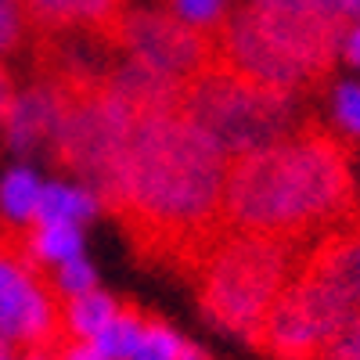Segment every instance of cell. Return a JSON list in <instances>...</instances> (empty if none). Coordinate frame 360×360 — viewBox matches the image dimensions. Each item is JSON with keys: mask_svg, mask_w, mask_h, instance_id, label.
Here are the masks:
<instances>
[{"mask_svg": "<svg viewBox=\"0 0 360 360\" xmlns=\"http://www.w3.org/2000/svg\"><path fill=\"white\" fill-rule=\"evenodd\" d=\"M332 115H335V127L349 141H360V83H339L335 86Z\"/></svg>", "mask_w": 360, "mask_h": 360, "instance_id": "ffe728a7", "label": "cell"}, {"mask_svg": "<svg viewBox=\"0 0 360 360\" xmlns=\"http://www.w3.org/2000/svg\"><path fill=\"white\" fill-rule=\"evenodd\" d=\"M112 51L176 83H188L217 65L213 29L180 18L169 8H127L123 22L115 25Z\"/></svg>", "mask_w": 360, "mask_h": 360, "instance_id": "ba28073f", "label": "cell"}, {"mask_svg": "<svg viewBox=\"0 0 360 360\" xmlns=\"http://www.w3.org/2000/svg\"><path fill=\"white\" fill-rule=\"evenodd\" d=\"M166 8L169 11H176L180 18H188V22H195V25H217L227 11V0H166Z\"/></svg>", "mask_w": 360, "mask_h": 360, "instance_id": "44dd1931", "label": "cell"}, {"mask_svg": "<svg viewBox=\"0 0 360 360\" xmlns=\"http://www.w3.org/2000/svg\"><path fill=\"white\" fill-rule=\"evenodd\" d=\"M353 148L339 127L303 115L292 134L227 159L224 224L231 231L307 245L314 234L360 220Z\"/></svg>", "mask_w": 360, "mask_h": 360, "instance_id": "7a4b0ae2", "label": "cell"}, {"mask_svg": "<svg viewBox=\"0 0 360 360\" xmlns=\"http://www.w3.org/2000/svg\"><path fill=\"white\" fill-rule=\"evenodd\" d=\"M101 213L94 191L83 184H65V180H51L40 188L33 224H86Z\"/></svg>", "mask_w": 360, "mask_h": 360, "instance_id": "4fadbf2b", "label": "cell"}, {"mask_svg": "<svg viewBox=\"0 0 360 360\" xmlns=\"http://www.w3.org/2000/svg\"><path fill=\"white\" fill-rule=\"evenodd\" d=\"M37 37H90L112 51L127 0H22Z\"/></svg>", "mask_w": 360, "mask_h": 360, "instance_id": "8fae6325", "label": "cell"}, {"mask_svg": "<svg viewBox=\"0 0 360 360\" xmlns=\"http://www.w3.org/2000/svg\"><path fill=\"white\" fill-rule=\"evenodd\" d=\"M119 299H112L101 288H90L83 295H72L62 303V321H65V335L72 339H94L101 328L115 317Z\"/></svg>", "mask_w": 360, "mask_h": 360, "instance_id": "9a60e30c", "label": "cell"}, {"mask_svg": "<svg viewBox=\"0 0 360 360\" xmlns=\"http://www.w3.org/2000/svg\"><path fill=\"white\" fill-rule=\"evenodd\" d=\"M54 360H108L105 349L94 342V339H65L62 346L54 349Z\"/></svg>", "mask_w": 360, "mask_h": 360, "instance_id": "7402d4cb", "label": "cell"}, {"mask_svg": "<svg viewBox=\"0 0 360 360\" xmlns=\"http://www.w3.org/2000/svg\"><path fill=\"white\" fill-rule=\"evenodd\" d=\"M0 339L15 349L51 353L62 346V295L54 292L51 270L25 249V227L0 224Z\"/></svg>", "mask_w": 360, "mask_h": 360, "instance_id": "8992f818", "label": "cell"}, {"mask_svg": "<svg viewBox=\"0 0 360 360\" xmlns=\"http://www.w3.org/2000/svg\"><path fill=\"white\" fill-rule=\"evenodd\" d=\"M307 4H317V8H324L328 15L342 18L346 25H356V22H360V0H307Z\"/></svg>", "mask_w": 360, "mask_h": 360, "instance_id": "603a6c76", "label": "cell"}, {"mask_svg": "<svg viewBox=\"0 0 360 360\" xmlns=\"http://www.w3.org/2000/svg\"><path fill=\"white\" fill-rule=\"evenodd\" d=\"M180 108L220 144L227 159L274 144L299 127V101L220 65L180 83Z\"/></svg>", "mask_w": 360, "mask_h": 360, "instance_id": "5b68a950", "label": "cell"}, {"mask_svg": "<svg viewBox=\"0 0 360 360\" xmlns=\"http://www.w3.org/2000/svg\"><path fill=\"white\" fill-rule=\"evenodd\" d=\"M180 342H184V339H180L166 321L148 314V321L141 328V339H137V346H134V353L127 360H176Z\"/></svg>", "mask_w": 360, "mask_h": 360, "instance_id": "e0dca14e", "label": "cell"}, {"mask_svg": "<svg viewBox=\"0 0 360 360\" xmlns=\"http://www.w3.org/2000/svg\"><path fill=\"white\" fill-rule=\"evenodd\" d=\"M346 317L349 314L317 281L295 270L288 288L274 299V307L252 332L249 346L266 360H321L328 339Z\"/></svg>", "mask_w": 360, "mask_h": 360, "instance_id": "9c48e42d", "label": "cell"}, {"mask_svg": "<svg viewBox=\"0 0 360 360\" xmlns=\"http://www.w3.org/2000/svg\"><path fill=\"white\" fill-rule=\"evenodd\" d=\"M303 252L307 245L227 227L191 274L202 317L249 342L274 299L295 278Z\"/></svg>", "mask_w": 360, "mask_h": 360, "instance_id": "277c9868", "label": "cell"}, {"mask_svg": "<svg viewBox=\"0 0 360 360\" xmlns=\"http://www.w3.org/2000/svg\"><path fill=\"white\" fill-rule=\"evenodd\" d=\"M224 180L227 155L184 108H148L134 115L108 217L141 266L191 281L227 231Z\"/></svg>", "mask_w": 360, "mask_h": 360, "instance_id": "6da1fadb", "label": "cell"}, {"mask_svg": "<svg viewBox=\"0 0 360 360\" xmlns=\"http://www.w3.org/2000/svg\"><path fill=\"white\" fill-rule=\"evenodd\" d=\"M144 321H148V314H144L137 303H130V299H119L115 317H112V321L101 328V332L94 335V342L105 349L108 360H127V356L134 353L137 339H141Z\"/></svg>", "mask_w": 360, "mask_h": 360, "instance_id": "2e32d148", "label": "cell"}, {"mask_svg": "<svg viewBox=\"0 0 360 360\" xmlns=\"http://www.w3.org/2000/svg\"><path fill=\"white\" fill-rule=\"evenodd\" d=\"M11 94H15V79H11V72L4 69V62H0V123H4V112H8Z\"/></svg>", "mask_w": 360, "mask_h": 360, "instance_id": "d4e9b609", "label": "cell"}, {"mask_svg": "<svg viewBox=\"0 0 360 360\" xmlns=\"http://www.w3.org/2000/svg\"><path fill=\"white\" fill-rule=\"evenodd\" d=\"M176 360H213L202 346H195V342H180V349H176Z\"/></svg>", "mask_w": 360, "mask_h": 360, "instance_id": "484cf974", "label": "cell"}, {"mask_svg": "<svg viewBox=\"0 0 360 360\" xmlns=\"http://www.w3.org/2000/svg\"><path fill=\"white\" fill-rule=\"evenodd\" d=\"M299 274L317 281L346 314L360 310V220L339 224L321 234V242L303 252Z\"/></svg>", "mask_w": 360, "mask_h": 360, "instance_id": "30bf717a", "label": "cell"}, {"mask_svg": "<svg viewBox=\"0 0 360 360\" xmlns=\"http://www.w3.org/2000/svg\"><path fill=\"white\" fill-rule=\"evenodd\" d=\"M40 188H44L40 173L25 159L8 166L4 176H0V224L4 227H29L33 224Z\"/></svg>", "mask_w": 360, "mask_h": 360, "instance_id": "5bb4252c", "label": "cell"}, {"mask_svg": "<svg viewBox=\"0 0 360 360\" xmlns=\"http://www.w3.org/2000/svg\"><path fill=\"white\" fill-rule=\"evenodd\" d=\"M54 123H58V94L44 76H37L33 83L15 86L4 123H0V144L18 159H33L51 148Z\"/></svg>", "mask_w": 360, "mask_h": 360, "instance_id": "7c38bea8", "label": "cell"}, {"mask_svg": "<svg viewBox=\"0 0 360 360\" xmlns=\"http://www.w3.org/2000/svg\"><path fill=\"white\" fill-rule=\"evenodd\" d=\"M51 281H54V292L62 295V303L65 299H72V295H83V292H90V288H98V270L90 266L86 259H83V252L79 256H72V259H62L54 270H51Z\"/></svg>", "mask_w": 360, "mask_h": 360, "instance_id": "d6986e66", "label": "cell"}, {"mask_svg": "<svg viewBox=\"0 0 360 360\" xmlns=\"http://www.w3.org/2000/svg\"><path fill=\"white\" fill-rule=\"evenodd\" d=\"M108 69L44 76L58 94V123L47 155L76 184L94 191L101 213L115 205L127 137L134 127V108H127L112 94Z\"/></svg>", "mask_w": 360, "mask_h": 360, "instance_id": "3957f363", "label": "cell"}, {"mask_svg": "<svg viewBox=\"0 0 360 360\" xmlns=\"http://www.w3.org/2000/svg\"><path fill=\"white\" fill-rule=\"evenodd\" d=\"M29 33L33 25H29L22 0H0V62L22 51L29 44Z\"/></svg>", "mask_w": 360, "mask_h": 360, "instance_id": "ac0fdd59", "label": "cell"}, {"mask_svg": "<svg viewBox=\"0 0 360 360\" xmlns=\"http://www.w3.org/2000/svg\"><path fill=\"white\" fill-rule=\"evenodd\" d=\"M242 11L307 94H321L335 72L349 25L307 0H245Z\"/></svg>", "mask_w": 360, "mask_h": 360, "instance_id": "52a82bcc", "label": "cell"}, {"mask_svg": "<svg viewBox=\"0 0 360 360\" xmlns=\"http://www.w3.org/2000/svg\"><path fill=\"white\" fill-rule=\"evenodd\" d=\"M342 54H346V62H349V65H360V22L349 25L346 44H342Z\"/></svg>", "mask_w": 360, "mask_h": 360, "instance_id": "cb8c5ba5", "label": "cell"}]
</instances>
